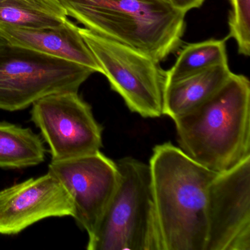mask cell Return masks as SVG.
<instances>
[{
  "mask_svg": "<svg viewBox=\"0 0 250 250\" xmlns=\"http://www.w3.org/2000/svg\"><path fill=\"white\" fill-rule=\"evenodd\" d=\"M148 165L162 250H206L208 188L218 172L169 142L155 146Z\"/></svg>",
  "mask_w": 250,
  "mask_h": 250,
  "instance_id": "1",
  "label": "cell"
},
{
  "mask_svg": "<svg viewBox=\"0 0 250 250\" xmlns=\"http://www.w3.org/2000/svg\"><path fill=\"white\" fill-rule=\"evenodd\" d=\"M178 147L194 162L223 172L250 157V82L232 73L200 106L173 120Z\"/></svg>",
  "mask_w": 250,
  "mask_h": 250,
  "instance_id": "2",
  "label": "cell"
},
{
  "mask_svg": "<svg viewBox=\"0 0 250 250\" xmlns=\"http://www.w3.org/2000/svg\"><path fill=\"white\" fill-rule=\"evenodd\" d=\"M85 28L161 62L177 50L185 13L168 0H59Z\"/></svg>",
  "mask_w": 250,
  "mask_h": 250,
  "instance_id": "3",
  "label": "cell"
},
{
  "mask_svg": "<svg viewBox=\"0 0 250 250\" xmlns=\"http://www.w3.org/2000/svg\"><path fill=\"white\" fill-rule=\"evenodd\" d=\"M116 163L118 187L87 250H162L149 165L130 156Z\"/></svg>",
  "mask_w": 250,
  "mask_h": 250,
  "instance_id": "4",
  "label": "cell"
},
{
  "mask_svg": "<svg viewBox=\"0 0 250 250\" xmlns=\"http://www.w3.org/2000/svg\"><path fill=\"white\" fill-rule=\"evenodd\" d=\"M93 73L84 65L8 42L0 46V109L23 110L44 96L78 92Z\"/></svg>",
  "mask_w": 250,
  "mask_h": 250,
  "instance_id": "5",
  "label": "cell"
},
{
  "mask_svg": "<svg viewBox=\"0 0 250 250\" xmlns=\"http://www.w3.org/2000/svg\"><path fill=\"white\" fill-rule=\"evenodd\" d=\"M80 33L128 109L143 118L163 116L167 77L160 62L88 29L80 27Z\"/></svg>",
  "mask_w": 250,
  "mask_h": 250,
  "instance_id": "6",
  "label": "cell"
},
{
  "mask_svg": "<svg viewBox=\"0 0 250 250\" xmlns=\"http://www.w3.org/2000/svg\"><path fill=\"white\" fill-rule=\"evenodd\" d=\"M31 119L49 146L52 161L75 159L100 151L103 128L78 92L44 96L33 104Z\"/></svg>",
  "mask_w": 250,
  "mask_h": 250,
  "instance_id": "7",
  "label": "cell"
},
{
  "mask_svg": "<svg viewBox=\"0 0 250 250\" xmlns=\"http://www.w3.org/2000/svg\"><path fill=\"white\" fill-rule=\"evenodd\" d=\"M206 250H250V157L208 188Z\"/></svg>",
  "mask_w": 250,
  "mask_h": 250,
  "instance_id": "8",
  "label": "cell"
},
{
  "mask_svg": "<svg viewBox=\"0 0 250 250\" xmlns=\"http://www.w3.org/2000/svg\"><path fill=\"white\" fill-rule=\"evenodd\" d=\"M49 172L69 193L79 227L93 233L110 202L119 181L116 162L101 151L63 161H52Z\"/></svg>",
  "mask_w": 250,
  "mask_h": 250,
  "instance_id": "9",
  "label": "cell"
},
{
  "mask_svg": "<svg viewBox=\"0 0 250 250\" xmlns=\"http://www.w3.org/2000/svg\"><path fill=\"white\" fill-rule=\"evenodd\" d=\"M74 215L69 193L49 172L0 191V235H17L46 218Z\"/></svg>",
  "mask_w": 250,
  "mask_h": 250,
  "instance_id": "10",
  "label": "cell"
},
{
  "mask_svg": "<svg viewBox=\"0 0 250 250\" xmlns=\"http://www.w3.org/2000/svg\"><path fill=\"white\" fill-rule=\"evenodd\" d=\"M0 34L11 44L84 65L102 74V68L80 34V27L69 20L59 27L43 29L0 24Z\"/></svg>",
  "mask_w": 250,
  "mask_h": 250,
  "instance_id": "11",
  "label": "cell"
},
{
  "mask_svg": "<svg viewBox=\"0 0 250 250\" xmlns=\"http://www.w3.org/2000/svg\"><path fill=\"white\" fill-rule=\"evenodd\" d=\"M232 74L228 63L222 64L167 84L164 115L173 121L192 110L213 96Z\"/></svg>",
  "mask_w": 250,
  "mask_h": 250,
  "instance_id": "12",
  "label": "cell"
},
{
  "mask_svg": "<svg viewBox=\"0 0 250 250\" xmlns=\"http://www.w3.org/2000/svg\"><path fill=\"white\" fill-rule=\"evenodd\" d=\"M59 0H0V24L24 29L59 27L68 19Z\"/></svg>",
  "mask_w": 250,
  "mask_h": 250,
  "instance_id": "13",
  "label": "cell"
},
{
  "mask_svg": "<svg viewBox=\"0 0 250 250\" xmlns=\"http://www.w3.org/2000/svg\"><path fill=\"white\" fill-rule=\"evenodd\" d=\"M45 157L43 141L31 128L0 122V167L22 169L36 166Z\"/></svg>",
  "mask_w": 250,
  "mask_h": 250,
  "instance_id": "14",
  "label": "cell"
},
{
  "mask_svg": "<svg viewBox=\"0 0 250 250\" xmlns=\"http://www.w3.org/2000/svg\"><path fill=\"white\" fill-rule=\"evenodd\" d=\"M226 63H228L226 39H210L190 43L184 46L176 62L166 71V85Z\"/></svg>",
  "mask_w": 250,
  "mask_h": 250,
  "instance_id": "15",
  "label": "cell"
},
{
  "mask_svg": "<svg viewBox=\"0 0 250 250\" xmlns=\"http://www.w3.org/2000/svg\"><path fill=\"white\" fill-rule=\"evenodd\" d=\"M229 38L236 42L238 52L244 56L250 54V0H229Z\"/></svg>",
  "mask_w": 250,
  "mask_h": 250,
  "instance_id": "16",
  "label": "cell"
},
{
  "mask_svg": "<svg viewBox=\"0 0 250 250\" xmlns=\"http://www.w3.org/2000/svg\"><path fill=\"white\" fill-rule=\"evenodd\" d=\"M177 9L187 14L190 10L198 8L206 0H168Z\"/></svg>",
  "mask_w": 250,
  "mask_h": 250,
  "instance_id": "17",
  "label": "cell"
},
{
  "mask_svg": "<svg viewBox=\"0 0 250 250\" xmlns=\"http://www.w3.org/2000/svg\"><path fill=\"white\" fill-rule=\"evenodd\" d=\"M8 43L7 41L2 37V35L0 34V46H1V45L5 44V43Z\"/></svg>",
  "mask_w": 250,
  "mask_h": 250,
  "instance_id": "18",
  "label": "cell"
}]
</instances>
